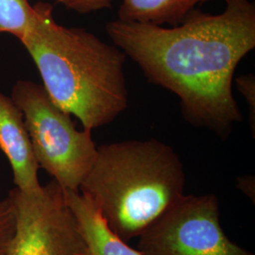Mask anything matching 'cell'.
<instances>
[{
  "mask_svg": "<svg viewBox=\"0 0 255 255\" xmlns=\"http://www.w3.org/2000/svg\"><path fill=\"white\" fill-rule=\"evenodd\" d=\"M106 31L149 82L178 96L189 124L225 139L242 120L233 82L237 65L255 47L251 0H229L219 14L198 8L168 27L117 19Z\"/></svg>",
  "mask_w": 255,
  "mask_h": 255,
  "instance_id": "6da1fadb",
  "label": "cell"
},
{
  "mask_svg": "<svg viewBox=\"0 0 255 255\" xmlns=\"http://www.w3.org/2000/svg\"><path fill=\"white\" fill-rule=\"evenodd\" d=\"M35 7V21L20 43L50 99L85 129L115 121L128 104L126 54L84 28L58 24L49 3Z\"/></svg>",
  "mask_w": 255,
  "mask_h": 255,
  "instance_id": "7a4b0ae2",
  "label": "cell"
},
{
  "mask_svg": "<svg viewBox=\"0 0 255 255\" xmlns=\"http://www.w3.org/2000/svg\"><path fill=\"white\" fill-rule=\"evenodd\" d=\"M185 180L171 146L157 139L126 140L98 146L79 191L108 228L128 242L182 198Z\"/></svg>",
  "mask_w": 255,
  "mask_h": 255,
  "instance_id": "3957f363",
  "label": "cell"
},
{
  "mask_svg": "<svg viewBox=\"0 0 255 255\" xmlns=\"http://www.w3.org/2000/svg\"><path fill=\"white\" fill-rule=\"evenodd\" d=\"M10 98L23 115L39 166L64 190L79 191L98 156L92 130H79L42 84L19 80Z\"/></svg>",
  "mask_w": 255,
  "mask_h": 255,
  "instance_id": "277c9868",
  "label": "cell"
},
{
  "mask_svg": "<svg viewBox=\"0 0 255 255\" xmlns=\"http://www.w3.org/2000/svg\"><path fill=\"white\" fill-rule=\"evenodd\" d=\"M137 238L142 255H255L226 236L214 194L183 195Z\"/></svg>",
  "mask_w": 255,
  "mask_h": 255,
  "instance_id": "5b68a950",
  "label": "cell"
},
{
  "mask_svg": "<svg viewBox=\"0 0 255 255\" xmlns=\"http://www.w3.org/2000/svg\"><path fill=\"white\" fill-rule=\"evenodd\" d=\"M15 231L7 255H82L85 243L65 193L55 181L39 191L13 188Z\"/></svg>",
  "mask_w": 255,
  "mask_h": 255,
  "instance_id": "8992f818",
  "label": "cell"
},
{
  "mask_svg": "<svg viewBox=\"0 0 255 255\" xmlns=\"http://www.w3.org/2000/svg\"><path fill=\"white\" fill-rule=\"evenodd\" d=\"M0 150L11 166L15 188L34 193L42 188L37 163L23 115L10 97L0 92Z\"/></svg>",
  "mask_w": 255,
  "mask_h": 255,
  "instance_id": "52a82bcc",
  "label": "cell"
},
{
  "mask_svg": "<svg viewBox=\"0 0 255 255\" xmlns=\"http://www.w3.org/2000/svg\"><path fill=\"white\" fill-rule=\"evenodd\" d=\"M64 193L85 243L82 255H142L108 228L98 210L81 192Z\"/></svg>",
  "mask_w": 255,
  "mask_h": 255,
  "instance_id": "ba28073f",
  "label": "cell"
},
{
  "mask_svg": "<svg viewBox=\"0 0 255 255\" xmlns=\"http://www.w3.org/2000/svg\"><path fill=\"white\" fill-rule=\"evenodd\" d=\"M212 0H122L119 18L122 21L176 26L199 5ZM225 3L229 0H222Z\"/></svg>",
  "mask_w": 255,
  "mask_h": 255,
  "instance_id": "9c48e42d",
  "label": "cell"
},
{
  "mask_svg": "<svg viewBox=\"0 0 255 255\" xmlns=\"http://www.w3.org/2000/svg\"><path fill=\"white\" fill-rule=\"evenodd\" d=\"M36 7L28 0H0V34L8 33L19 41L31 28Z\"/></svg>",
  "mask_w": 255,
  "mask_h": 255,
  "instance_id": "30bf717a",
  "label": "cell"
},
{
  "mask_svg": "<svg viewBox=\"0 0 255 255\" xmlns=\"http://www.w3.org/2000/svg\"><path fill=\"white\" fill-rule=\"evenodd\" d=\"M15 231V218L9 198L0 200V255H7Z\"/></svg>",
  "mask_w": 255,
  "mask_h": 255,
  "instance_id": "8fae6325",
  "label": "cell"
},
{
  "mask_svg": "<svg viewBox=\"0 0 255 255\" xmlns=\"http://www.w3.org/2000/svg\"><path fill=\"white\" fill-rule=\"evenodd\" d=\"M237 88L246 99L250 107V124L253 127V133L255 134V76L249 74L237 78Z\"/></svg>",
  "mask_w": 255,
  "mask_h": 255,
  "instance_id": "7c38bea8",
  "label": "cell"
},
{
  "mask_svg": "<svg viewBox=\"0 0 255 255\" xmlns=\"http://www.w3.org/2000/svg\"><path fill=\"white\" fill-rule=\"evenodd\" d=\"M114 0H57L66 9L78 13H90L112 7Z\"/></svg>",
  "mask_w": 255,
  "mask_h": 255,
  "instance_id": "4fadbf2b",
  "label": "cell"
},
{
  "mask_svg": "<svg viewBox=\"0 0 255 255\" xmlns=\"http://www.w3.org/2000/svg\"><path fill=\"white\" fill-rule=\"evenodd\" d=\"M237 187L247 195L251 200L253 197V200L255 201V178L248 176L238 178Z\"/></svg>",
  "mask_w": 255,
  "mask_h": 255,
  "instance_id": "5bb4252c",
  "label": "cell"
}]
</instances>
